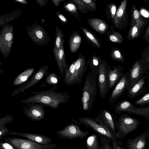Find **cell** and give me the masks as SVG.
I'll return each instance as SVG.
<instances>
[{
	"label": "cell",
	"instance_id": "6da1fadb",
	"mask_svg": "<svg viewBox=\"0 0 149 149\" xmlns=\"http://www.w3.org/2000/svg\"><path fill=\"white\" fill-rule=\"evenodd\" d=\"M56 87L48 90L33 92V95L25 99L21 102L25 104L29 103H40L44 104L52 109L58 108L61 103L68 102L70 97L67 92H58Z\"/></svg>",
	"mask_w": 149,
	"mask_h": 149
},
{
	"label": "cell",
	"instance_id": "7a4b0ae2",
	"mask_svg": "<svg viewBox=\"0 0 149 149\" xmlns=\"http://www.w3.org/2000/svg\"><path fill=\"white\" fill-rule=\"evenodd\" d=\"M96 78L91 72L86 75L81 97L82 107L85 111H90L93 107L97 94Z\"/></svg>",
	"mask_w": 149,
	"mask_h": 149
},
{
	"label": "cell",
	"instance_id": "3957f363",
	"mask_svg": "<svg viewBox=\"0 0 149 149\" xmlns=\"http://www.w3.org/2000/svg\"><path fill=\"white\" fill-rule=\"evenodd\" d=\"M87 65L85 60L80 58L68 67L64 75L63 81L67 85L80 84L84 74L86 71Z\"/></svg>",
	"mask_w": 149,
	"mask_h": 149
},
{
	"label": "cell",
	"instance_id": "277c9868",
	"mask_svg": "<svg viewBox=\"0 0 149 149\" xmlns=\"http://www.w3.org/2000/svg\"><path fill=\"white\" fill-rule=\"evenodd\" d=\"M137 119L124 114L120 116L117 121H116V138H124L128 134L136 129L141 123Z\"/></svg>",
	"mask_w": 149,
	"mask_h": 149
},
{
	"label": "cell",
	"instance_id": "5b68a950",
	"mask_svg": "<svg viewBox=\"0 0 149 149\" xmlns=\"http://www.w3.org/2000/svg\"><path fill=\"white\" fill-rule=\"evenodd\" d=\"M4 139L5 142L16 149H53L57 146L54 144L41 145L28 139L14 137L4 138Z\"/></svg>",
	"mask_w": 149,
	"mask_h": 149
},
{
	"label": "cell",
	"instance_id": "8992f818",
	"mask_svg": "<svg viewBox=\"0 0 149 149\" xmlns=\"http://www.w3.org/2000/svg\"><path fill=\"white\" fill-rule=\"evenodd\" d=\"M13 26L6 24L3 26L0 34V51L5 58L9 56L13 39Z\"/></svg>",
	"mask_w": 149,
	"mask_h": 149
},
{
	"label": "cell",
	"instance_id": "52a82bcc",
	"mask_svg": "<svg viewBox=\"0 0 149 149\" xmlns=\"http://www.w3.org/2000/svg\"><path fill=\"white\" fill-rule=\"evenodd\" d=\"M77 119L80 123L92 129L99 136L106 137L112 141H120L116 139L115 136L107 127L99 123L95 119L90 117H82L78 118Z\"/></svg>",
	"mask_w": 149,
	"mask_h": 149
},
{
	"label": "cell",
	"instance_id": "ba28073f",
	"mask_svg": "<svg viewBox=\"0 0 149 149\" xmlns=\"http://www.w3.org/2000/svg\"><path fill=\"white\" fill-rule=\"evenodd\" d=\"M149 69V64L137 61L128 72L127 84L126 89L128 90L136 83Z\"/></svg>",
	"mask_w": 149,
	"mask_h": 149
},
{
	"label": "cell",
	"instance_id": "9c48e42d",
	"mask_svg": "<svg viewBox=\"0 0 149 149\" xmlns=\"http://www.w3.org/2000/svg\"><path fill=\"white\" fill-rule=\"evenodd\" d=\"M116 113L120 114L123 112L143 116L146 120L149 119V106L144 107H135L128 101L123 100L116 104L114 108Z\"/></svg>",
	"mask_w": 149,
	"mask_h": 149
},
{
	"label": "cell",
	"instance_id": "30bf717a",
	"mask_svg": "<svg viewBox=\"0 0 149 149\" xmlns=\"http://www.w3.org/2000/svg\"><path fill=\"white\" fill-rule=\"evenodd\" d=\"M27 27V33L33 42L39 45H47L50 41L47 33L41 26L36 23Z\"/></svg>",
	"mask_w": 149,
	"mask_h": 149
},
{
	"label": "cell",
	"instance_id": "8fae6325",
	"mask_svg": "<svg viewBox=\"0 0 149 149\" xmlns=\"http://www.w3.org/2000/svg\"><path fill=\"white\" fill-rule=\"evenodd\" d=\"M57 136L61 139L72 140L77 138L82 140L88 136L89 132L81 130L77 125L71 123L61 130L56 131Z\"/></svg>",
	"mask_w": 149,
	"mask_h": 149
},
{
	"label": "cell",
	"instance_id": "7c38bea8",
	"mask_svg": "<svg viewBox=\"0 0 149 149\" xmlns=\"http://www.w3.org/2000/svg\"><path fill=\"white\" fill-rule=\"evenodd\" d=\"M23 106L24 114L29 119L34 121L40 120L44 118L45 111L43 108L47 105L40 103H29Z\"/></svg>",
	"mask_w": 149,
	"mask_h": 149
},
{
	"label": "cell",
	"instance_id": "4fadbf2b",
	"mask_svg": "<svg viewBox=\"0 0 149 149\" xmlns=\"http://www.w3.org/2000/svg\"><path fill=\"white\" fill-rule=\"evenodd\" d=\"M108 67L105 63L100 64L98 74L99 93L100 97L104 98L110 90L108 78Z\"/></svg>",
	"mask_w": 149,
	"mask_h": 149
},
{
	"label": "cell",
	"instance_id": "5bb4252c",
	"mask_svg": "<svg viewBox=\"0 0 149 149\" xmlns=\"http://www.w3.org/2000/svg\"><path fill=\"white\" fill-rule=\"evenodd\" d=\"M49 67L46 65L40 68L26 83L15 89L11 93V97H15L20 92H23L38 83L48 74Z\"/></svg>",
	"mask_w": 149,
	"mask_h": 149
},
{
	"label": "cell",
	"instance_id": "9a60e30c",
	"mask_svg": "<svg viewBox=\"0 0 149 149\" xmlns=\"http://www.w3.org/2000/svg\"><path fill=\"white\" fill-rule=\"evenodd\" d=\"M95 119L99 123L107 127L116 137V121L109 111L102 110Z\"/></svg>",
	"mask_w": 149,
	"mask_h": 149
},
{
	"label": "cell",
	"instance_id": "2e32d148",
	"mask_svg": "<svg viewBox=\"0 0 149 149\" xmlns=\"http://www.w3.org/2000/svg\"><path fill=\"white\" fill-rule=\"evenodd\" d=\"M149 136V132L146 130L136 137L127 139V149H144Z\"/></svg>",
	"mask_w": 149,
	"mask_h": 149
},
{
	"label": "cell",
	"instance_id": "e0dca14e",
	"mask_svg": "<svg viewBox=\"0 0 149 149\" xmlns=\"http://www.w3.org/2000/svg\"><path fill=\"white\" fill-rule=\"evenodd\" d=\"M128 72L125 73L117 84L109 98V104H113L123 93L127 84Z\"/></svg>",
	"mask_w": 149,
	"mask_h": 149
},
{
	"label": "cell",
	"instance_id": "ac0fdd59",
	"mask_svg": "<svg viewBox=\"0 0 149 149\" xmlns=\"http://www.w3.org/2000/svg\"><path fill=\"white\" fill-rule=\"evenodd\" d=\"M22 136L41 145L49 144L52 140L47 136L39 134L18 132L12 131L8 135Z\"/></svg>",
	"mask_w": 149,
	"mask_h": 149
},
{
	"label": "cell",
	"instance_id": "d6986e66",
	"mask_svg": "<svg viewBox=\"0 0 149 149\" xmlns=\"http://www.w3.org/2000/svg\"><path fill=\"white\" fill-rule=\"evenodd\" d=\"M63 42V39L58 49L56 51L53 52L60 74L63 77H64L65 73L69 67L65 60Z\"/></svg>",
	"mask_w": 149,
	"mask_h": 149
},
{
	"label": "cell",
	"instance_id": "ffe728a7",
	"mask_svg": "<svg viewBox=\"0 0 149 149\" xmlns=\"http://www.w3.org/2000/svg\"><path fill=\"white\" fill-rule=\"evenodd\" d=\"M124 68L120 66H115L112 70L108 67V78L110 89L112 88L116 83H118L123 77Z\"/></svg>",
	"mask_w": 149,
	"mask_h": 149
},
{
	"label": "cell",
	"instance_id": "44dd1931",
	"mask_svg": "<svg viewBox=\"0 0 149 149\" xmlns=\"http://www.w3.org/2000/svg\"><path fill=\"white\" fill-rule=\"evenodd\" d=\"M146 76L144 75L133 87L130 88L126 96L130 99L134 98L140 95L145 91V79Z\"/></svg>",
	"mask_w": 149,
	"mask_h": 149
},
{
	"label": "cell",
	"instance_id": "7402d4cb",
	"mask_svg": "<svg viewBox=\"0 0 149 149\" xmlns=\"http://www.w3.org/2000/svg\"><path fill=\"white\" fill-rule=\"evenodd\" d=\"M35 68H30L25 70L18 75L14 80L13 84L15 86L23 85L26 83L29 77L35 72Z\"/></svg>",
	"mask_w": 149,
	"mask_h": 149
},
{
	"label": "cell",
	"instance_id": "603a6c76",
	"mask_svg": "<svg viewBox=\"0 0 149 149\" xmlns=\"http://www.w3.org/2000/svg\"><path fill=\"white\" fill-rule=\"evenodd\" d=\"M131 12V19L130 27L134 25L138 24L142 29L145 24V22L141 17L139 12L134 5H132Z\"/></svg>",
	"mask_w": 149,
	"mask_h": 149
},
{
	"label": "cell",
	"instance_id": "cb8c5ba5",
	"mask_svg": "<svg viewBox=\"0 0 149 149\" xmlns=\"http://www.w3.org/2000/svg\"><path fill=\"white\" fill-rule=\"evenodd\" d=\"M127 5V1L126 0H124L119 7L117 12L115 20L116 24L118 26L121 24V22L123 20L126 19L125 15L126 13Z\"/></svg>",
	"mask_w": 149,
	"mask_h": 149
},
{
	"label": "cell",
	"instance_id": "d4e9b609",
	"mask_svg": "<svg viewBox=\"0 0 149 149\" xmlns=\"http://www.w3.org/2000/svg\"><path fill=\"white\" fill-rule=\"evenodd\" d=\"M98 135L97 133L91 134L87 138L86 140L87 149H102L99 145Z\"/></svg>",
	"mask_w": 149,
	"mask_h": 149
},
{
	"label": "cell",
	"instance_id": "484cf974",
	"mask_svg": "<svg viewBox=\"0 0 149 149\" xmlns=\"http://www.w3.org/2000/svg\"><path fill=\"white\" fill-rule=\"evenodd\" d=\"M22 13L20 10L13 11L12 13L8 14L0 15V26H3L7 23L16 19Z\"/></svg>",
	"mask_w": 149,
	"mask_h": 149
},
{
	"label": "cell",
	"instance_id": "4316f807",
	"mask_svg": "<svg viewBox=\"0 0 149 149\" xmlns=\"http://www.w3.org/2000/svg\"><path fill=\"white\" fill-rule=\"evenodd\" d=\"M141 29L138 24H135L130 27L127 35L129 40H133L138 38L141 35Z\"/></svg>",
	"mask_w": 149,
	"mask_h": 149
},
{
	"label": "cell",
	"instance_id": "83f0119b",
	"mask_svg": "<svg viewBox=\"0 0 149 149\" xmlns=\"http://www.w3.org/2000/svg\"><path fill=\"white\" fill-rule=\"evenodd\" d=\"M56 38L55 45L53 49V52L57 51L60 48L61 43L63 37L62 31L57 26L55 28Z\"/></svg>",
	"mask_w": 149,
	"mask_h": 149
},
{
	"label": "cell",
	"instance_id": "f1b7e54d",
	"mask_svg": "<svg viewBox=\"0 0 149 149\" xmlns=\"http://www.w3.org/2000/svg\"><path fill=\"white\" fill-rule=\"evenodd\" d=\"M81 39L80 37L75 35L72 37L70 40V46L71 51L74 52L78 48Z\"/></svg>",
	"mask_w": 149,
	"mask_h": 149
},
{
	"label": "cell",
	"instance_id": "f546056e",
	"mask_svg": "<svg viewBox=\"0 0 149 149\" xmlns=\"http://www.w3.org/2000/svg\"><path fill=\"white\" fill-rule=\"evenodd\" d=\"M45 81L47 84L52 85H57L59 83L58 76L54 73L49 74L45 79Z\"/></svg>",
	"mask_w": 149,
	"mask_h": 149
},
{
	"label": "cell",
	"instance_id": "4dcf8cb0",
	"mask_svg": "<svg viewBox=\"0 0 149 149\" xmlns=\"http://www.w3.org/2000/svg\"><path fill=\"white\" fill-rule=\"evenodd\" d=\"M91 24L95 29L100 32H104L106 29V24L100 20H94Z\"/></svg>",
	"mask_w": 149,
	"mask_h": 149
},
{
	"label": "cell",
	"instance_id": "1f68e13d",
	"mask_svg": "<svg viewBox=\"0 0 149 149\" xmlns=\"http://www.w3.org/2000/svg\"><path fill=\"white\" fill-rule=\"evenodd\" d=\"M149 104V92L140 98L136 101L135 105L143 106Z\"/></svg>",
	"mask_w": 149,
	"mask_h": 149
},
{
	"label": "cell",
	"instance_id": "d6a6232c",
	"mask_svg": "<svg viewBox=\"0 0 149 149\" xmlns=\"http://www.w3.org/2000/svg\"><path fill=\"white\" fill-rule=\"evenodd\" d=\"M102 149H113L110 144V140L106 137L100 136Z\"/></svg>",
	"mask_w": 149,
	"mask_h": 149
},
{
	"label": "cell",
	"instance_id": "836d02e7",
	"mask_svg": "<svg viewBox=\"0 0 149 149\" xmlns=\"http://www.w3.org/2000/svg\"><path fill=\"white\" fill-rule=\"evenodd\" d=\"M14 120L13 116L8 115L0 119V127L5 126V125L12 121Z\"/></svg>",
	"mask_w": 149,
	"mask_h": 149
},
{
	"label": "cell",
	"instance_id": "e575fe53",
	"mask_svg": "<svg viewBox=\"0 0 149 149\" xmlns=\"http://www.w3.org/2000/svg\"><path fill=\"white\" fill-rule=\"evenodd\" d=\"M110 39L112 42H115L120 43L123 40L121 35L118 33L111 36L110 37Z\"/></svg>",
	"mask_w": 149,
	"mask_h": 149
},
{
	"label": "cell",
	"instance_id": "d590c367",
	"mask_svg": "<svg viewBox=\"0 0 149 149\" xmlns=\"http://www.w3.org/2000/svg\"><path fill=\"white\" fill-rule=\"evenodd\" d=\"M10 132V131L5 126L0 127V141L3 137L8 135V133Z\"/></svg>",
	"mask_w": 149,
	"mask_h": 149
},
{
	"label": "cell",
	"instance_id": "8d00e7d4",
	"mask_svg": "<svg viewBox=\"0 0 149 149\" xmlns=\"http://www.w3.org/2000/svg\"><path fill=\"white\" fill-rule=\"evenodd\" d=\"M113 58L115 59L118 61L122 62H123L124 61L123 56L118 50H116L114 52Z\"/></svg>",
	"mask_w": 149,
	"mask_h": 149
},
{
	"label": "cell",
	"instance_id": "74e56055",
	"mask_svg": "<svg viewBox=\"0 0 149 149\" xmlns=\"http://www.w3.org/2000/svg\"><path fill=\"white\" fill-rule=\"evenodd\" d=\"M13 146L8 143L0 141V149H15Z\"/></svg>",
	"mask_w": 149,
	"mask_h": 149
},
{
	"label": "cell",
	"instance_id": "f35d334b",
	"mask_svg": "<svg viewBox=\"0 0 149 149\" xmlns=\"http://www.w3.org/2000/svg\"><path fill=\"white\" fill-rule=\"evenodd\" d=\"M112 145L113 149H126L122 147L120 145H123L121 142H117L114 141H112Z\"/></svg>",
	"mask_w": 149,
	"mask_h": 149
},
{
	"label": "cell",
	"instance_id": "ab89813d",
	"mask_svg": "<svg viewBox=\"0 0 149 149\" xmlns=\"http://www.w3.org/2000/svg\"><path fill=\"white\" fill-rule=\"evenodd\" d=\"M86 36L98 47L99 44L93 36L91 33L88 32H86Z\"/></svg>",
	"mask_w": 149,
	"mask_h": 149
},
{
	"label": "cell",
	"instance_id": "60d3db41",
	"mask_svg": "<svg viewBox=\"0 0 149 149\" xmlns=\"http://www.w3.org/2000/svg\"><path fill=\"white\" fill-rule=\"evenodd\" d=\"M143 38L146 42H149V24L145 31Z\"/></svg>",
	"mask_w": 149,
	"mask_h": 149
},
{
	"label": "cell",
	"instance_id": "b9f144b4",
	"mask_svg": "<svg viewBox=\"0 0 149 149\" xmlns=\"http://www.w3.org/2000/svg\"><path fill=\"white\" fill-rule=\"evenodd\" d=\"M37 3L39 6L42 7L45 5H47V0H36Z\"/></svg>",
	"mask_w": 149,
	"mask_h": 149
},
{
	"label": "cell",
	"instance_id": "7bdbcfd3",
	"mask_svg": "<svg viewBox=\"0 0 149 149\" xmlns=\"http://www.w3.org/2000/svg\"><path fill=\"white\" fill-rule=\"evenodd\" d=\"M56 14L58 17L62 22H65L66 21V19L65 17L62 15L57 12Z\"/></svg>",
	"mask_w": 149,
	"mask_h": 149
},
{
	"label": "cell",
	"instance_id": "ee69618b",
	"mask_svg": "<svg viewBox=\"0 0 149 149\" xmlns=\"http://www.w3.org/2000/svg\"><path fill=\"white\" fill-rule=\"evenodd\" d=\"M141 13L144 17H149V13L145 9H142L141 10Z\"/></svg>",
	"mask_w": 149,
	"mask_h": 149
},
{
	"label": "cell",
	"instance_id": "f6af8a7d",
	"mask_svg": "<svg viewBox=\"0 0 149 149\" xmlns=\"http://www.w3.org/2000/svg\"><path fill=\"white\" fill-rule=\"evenodd\" d=\"M51 1L57 7L59 6L60 2L63 1L60 0H52Z\"/></svg>",
	"mask_w": 149,
	"mask_h": 149
},
{
	"label": "cell",
	"instance_id": "bcb514c9",
	"mask_svg": "<svg viewBox=\"0 0 149 149\" xmlns=\"http://www.w3.org/2000/svg\"><path fill=\"white\" fill-rule=\"evenodd\" d=\"M14 1L24 5H27L28 3L25 0H14Z\"/></svg>",
	"mask_w": 149,
	"mask_h": 149
},
{
	"label": "cell",
	"instance_id": "7dc6e473",
	"mask_svg": "<svg viewBox=\"0 0 149 149\" xmlns=\"http://www.w3.org/2000/svg\"><path fill=\"white\" fill-rule=\"evenodd\" d=\"M116 7L114 5L113 6L111 9V12L112 15H115L116 12Z\"/></svg>",
	"mask_w": 149,
	"mask_h": 149
},
{
	"label": "cell",
	"instance_id": "c3c4849f",
	"mask_svg": "<svg viewBox=\"0 0 149 149\" xmlns=\"http://www.w3.org/2000/svg\"><path fill=\"white\" fill-rule=\"evenodd\" d=\"M67 8L70 10H72L74 8V6L72 4H69L67 6Z\"/></svg>",
	"mask_w": 149,
	"mask_h": 149
},
{
	"label": "cell",
	"instance_id": "681fc988",
	"mask_svg": "<svg viewBox=\"0 0 149 149\" xmlns=\"http://www.w3.org/2000/svg\"><path fill=\"white\" fill-rule=\"evenodd\" d=\"M83 1L84 2L87 3H89L91 1L90 0H83Z\"/></svg>",
	"mask_w": 149,
	"mask_h": 149
},
{
	"label": "cell",
	"instance_id": "f907efd6",
	"mask_svg": "<svg viewBox=\"0 0 149 149\" xmlns=\"http://www.w3.org/2000/svg\"><path fill=\"white\" fill-rule=\"evenodd\" d=\"M148 149H149V148Z\"/></svg>",
	"mask_w": 149,
	"mask_h": 149
}]
</instances>
